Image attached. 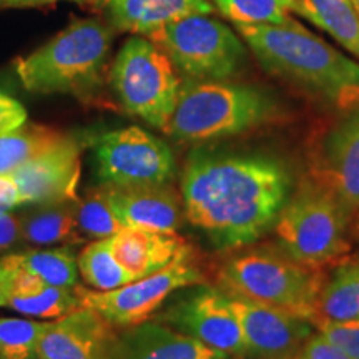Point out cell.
Segmentation results:
<instances>
[{"label": "cell", "mask_w": 359, "mask_h": 359, "mask_svg": "<svg viewBox=\"0 0 359 359\" xmlns=\"http://www.w3.org/2000/svg\"><path fill=\"white\" fill-rule=\"evenodd\" d=\"M293 187V173L276 156L215 148H195L180 180L185 218L222 251L273 230Z\"/></svg>", "instance_id": "obj_1"}, {"label": "cell", "mask_w": 359, "mask_h": 359, "mask_svg": "<svg viewBox=\"0 0 359 359\" xmlns=\"http://www.w3.org/2000/svg\"><path fill=\"white\" fill-rule=\"evenodd\" d=\"M269 74L306 88L341 110L359 105V62L290 19L278 25H238Z\"/></svg>", "instance_id": "obj_2"}, {"label": "cell", "mask_w": 359, "mask_h": 359, "mask_svg": "<svg viewBox=\"0 0 359 359\" xmlns=\"http://www.w3.org/2000/svg\"><path fill=\"white\" fill-rule=\"evenodd\" d=\"M114 32L102 22L87 19L70 24L29 57L15 72L34 93H65L95 102L107 79Z\"/></svg>", "instance_id": "obj_3"}, {"label": "cell", "mask_w": 359, "mask_h": 359, "mask_svg": "<svg viewBox=\"0 0 359 359\" xmlns=\"http://www.w3.org/2000/svg\"><path fill=\"white\" fill-rule=\"evenodd\" d=\"M278 102L266 90L228 80H187L167 132L180 142L203 143L268 123Z\"/></svg>", "instance_id": "obj_4"}, {"label": "cell", "mask_w": 359, "mask_h": 359, "mask_svg": "<svg viewBox=\"0 0 359 359\" xmlns=\"http://www.w3.org/2000/svg\"><path fill=\"white\" fill-rule=\"evenodd\" d=\"M222 290L314 323L325 278L281 248L258 246L235 255L218 271Z\"/></svg>", "instance_id": "obj_5"}, {"label": "cell", "mask_w": 359, "mask_h": 359, "mask_svg": "<svg viewBox=\"0 0 359 359\" xmlns=\"http://www.w3.org/2000/svg\"><path fill=\"white\" fill-rule=\"evenodd\" d=\"M346 217L344 206L325 185L304 180L291 193L273 231L286 255L320 269L349 250Z\"/></svg>", "instance_id": "obj_6"}, {"label": "cell", "mask_w": 359, "mask_h": 359, "mask_svg": "<svg viewBox=\"0 0 359 359\" xmlns=\"http://www.w3.org/2000/svg\"><path fill=\"white\" fill-rule=\"evenodd\" d=\"M110 83L130 115L167 132L182 80L173 62L154 40L143 35L128 39L110 67Z\"/></svg>", "instance_id": "obj_7"}, {"label": "cell", "mask_w": 359, "mask_h": 359, "mask_svg": "<svg viewBox=\"0 0 359 359\" xmlns=\"http://www.w3.org/2000/svg\"><path fill=\"white\" fill-rule=\"evenodd\" d=\"M188 80H226L238 74L245 47L230 27L208 13H191L148 37Z\"/></svg>", "instance_id": "obj_8"}, {"label": "cell", "mask_w": 359, "mask_h": 359, "mask_svg": "<svg viewBox=\"0 0 359 359\" xmlns=\"http://www.w3.org/2000/svg\"><path fill=\"white\" fill-rule=\"evenodd\" d=\"M203 283V273L193 263L191 250L151 275L110 291L77 286L80 308L95 309L115 327H130L150 320L178 291Z\"/></svg>", "instance_id": "obj_9"}, {"label": "cell", "mask_w": 359, "mask_h": 359, "mask_svg": "<svg viewBox=\"0 0 359 359\" xmlns=\"http://www.w3.org/2000/svg\"><path fill=\"white\" fill-rule=\"evenodd\" d=\"M95 170L100 185H167L175 177V156L167 142L140 127L107 132L95 142Z\"/></svg>", "instance_id": "obj_10"}, {"label": "cell", "mask_w": 359, "mask_h": 359, "mask_svg": "<svg viewBox=\"0 0 359 359\" xmlns=\"http://www.w3.org/2000/svg\"><path fill=\"white\" fill-rule=\"evenodd\" d=\"M156 321L165 323L180 333L198 339L206 346L226 353L230 358L245 359V338L240 318L233 306L231 294L222 288L195 285L177 296Z\"/></svg>", "instance_id": "obj_11"}, {"label": "cell", "mask_w": 359, "mask_h": 359, "mask_svg": "<svg viewBox=\"0 0 359 359\" xmlns=\"http://www.w3.org/2000/svg\"><path fill=\"white\" fill-rule=\"evenodd\" d=\"M231 298L243 330L245 358L293 359L314 334L311 321L241 296Z\"/></svg>", "instance_id": "obj_12"}, {"label": "cell", "mask_w": 359, "mask_h": 359, "mask_svg": "<svg viewBox=\"0 0 359 359\" xmlns=\"http://www.w3.org/2000/svg\"><path fill=\"white\" fill-rule=\"evenodd\" d=\"M80 145L67 137L58 145L34 156L8 175L22 203L40 205L77 200L80 182Z\"/></svg>", "instance_id": "obj_13"}, {"label": "cell", "mask_w": 359, "mask_h": 359, "mask_svg": "<svg viewBox=\"0 0 359 359\" xmlns=\"http://www.w3.org/2000/svg\"><path fill=\"white\" fill-rule=\"evenodd\" d=\"M116 327L95 309L77 308L47 323L40 338L39 359H109Z\"/></svg>", "instance_id": "obj_14"}, {"label": "cell", "mask_w": 359, "mask_h": 359, "mask_svg": "<svg viewBox=\"0 0 359 359\" xmlns=\"http://www.w3.org/2000/svg\"><path fill=\"white\" fill-rule=\"evenodd\" d=\"M318 182L348 213L359 212V105L346 111L323 143Z\"/></svg>", "instance_id": "obj_15"}, {"label": "cell", "mask_w": 359, "mask_h": 359, "mask_svg": "<svg viewBox=\"0 0 359 359\" xmlns=\"http://www.w3.org/2000/svg\"><path fill=\"white\" fill-rule=\"evenodd\" d=\"M109 359H230V356L165 323L148 320L116 333Z\"/></svg>", "instance_id": "obj_16"}, {"label": "cell", "mask_w": 359, "mask_h": 359, "mask_svg": "<svg viewBox=\"0 0 359 359\" xmlns=\"http://www.w3.org/2000/svg\"><path fill=\"white\" fill-rule=\"evenodd\" d=\"M111 210L123 226L142 228L158 233H177L183 224L182 195L167 185L154 187H109Z\"/></svg>", "instance_id": "obj_17"}, {"label": "cell", "mask_w": 359, "mask_h": 359, "mask_svg": "<svg viewBox=\"0 0 359 359\" xmlns=\"http://www.w3.org/2000/svg\"><path fill=\"white\" fill-rule=\"evenodd\" d=\"M105 13L120 32L150 37L170 22L191 15L212 13V0H90Z\"/></svg>", "instance_id": "obj_18"}, {"label": "cell", "mask_w": 359, "mask_h": 359, "mask_svg": "<svg viewBox=\"0 0 359 359\" xmlns=\"http://www.w3.org/2000/svg\"><path fill=\"white\" fill-rule=\"evenodd\" d=\"M111 253L116 262L137 280L151 275L178 258L188 245L177 233H158L123 226L110 236Z\"/></svg>", "instance_id": "obj_19"}, {"label": "cell", "mask_w": 359, "mask_h": 359, "mask_svg": "<svg viewBox=\"0 0 359 359\" xmlns=\"http://www.w3.org/2000/svg\"><path fill=\"white\" fill-rule=\"evenodd\" d=\"M22 241L30 246L82 243L75 223V200L40 203L20 215Z\"/></svg>", "instance_id": "obj_20"}, {"label": "cell", "mask_w": 359, "mask_h": 359, "mask_svg": "<svg viewBox=\"0 0 359 359\" xmlns=\"http://www.w3.org/2000/svg\"><path fill=\"white\" fill-rule=\"evenodd\" d=\"M294 12L359 58V13L351 0H298Z\"/></svg>", "instance_id": "obj_21"}, {"label": "cell", "mask_w": 359, "mask_h": 359, "mask_svg": "<svg viewBox=\"0 0 359 359\" xmlns=\"http://www.w3.org/2000/svg\"><path fill=\"white\" fill-rule=\"evenodd\" d=\"M316 320H359V259L339 264L325 281L318 299Z\"/></svg>", "instance_id": "obj_22"}, {"label": "cell", "mask_w": 359, "mask_h": 359, "mask_svg": "<svg viewBox=\"0 0 359 359\" xmlns=\"http://www.w3.org/2000/svg\"><path fill=\"white\" fill-rule=\"evenodd\" d=\"M67 135L42 125H22L20 128L0 135V177L11 175L48 148L55 147Z\"/></svg>", "instance_id": "obj_23"}, {"label": "cell", "mask_w": 359, "mask_h": 359, "mask_svg": "<svg viewBox=\"0 0 359 359\" xmlns=\"http://www.w3.org/2000/svg\"><path fill=\"white\" fill-rule=\"evenodd\" d=\"M79 269L83 280L98 291H110L137 280L116 262L111 253L110 238L92 241L79 257Z\"/></svg>", "instance_id": "obj_24"}, {"label": "cell", "mask_w": 359, "mask_h": 359, "mask_svg": "<svg viewBox=\"0 0 359 359\" xmlns=\"http://www.w3.org/2000/svg\"><path fill=\"white\" fill-rule=\"evenodd\" d=\"M75 223L82 241L110 238L123 228L111 210L107 188L103 185L92 188L82 198L79 196L75 200Z\"/></svg>", "instance_id": "obj_25"}, {"label": "cell", "mask_w": 359, "mask_h": 359, "mask_svg": "<svg viewBox=\"0 0 359 359\" xmlns=\"http://www.w3.org/2000/svg\"><path fill=\"white\" fill-rule=\"evenodd\" d=\"M12 257L22 266L42 278L48 286L74 288L77 285L79 264L74 250L69 246L55 250H30Z\"/></svg>", "instance_id": "obj_26"}, {"label": "cell", "mask_w": 359, "mask_h": 359, "mask_svg": "<svg viewBox=\"0 0 359 359\" xmlns=\"http://www.w3.org/2000/svg\"><path fill=\"white\" fill-rule=\"evenodd\" d=\"M217 11L238 25L285 24L296 11L298 0H212Z\"/></svg>", "instance_id": "obj_27"}, {"label": "cell", "mask_w": 359, "mask_h": 359, "mask_svg": "<svg viewBox=\"0 0 359 359\" xmlns=\"http://www.w3.org/2000/svg\"><path fill=\"white\" fill-rule=\"evenodd\" d=\"M7 306L27 316L60 318L80 308L77 288L47 286L34 296H8Z\"/></svg>", "instance_id": "obj_28"}, {"label": "cell", "mask_w": 359, "mask_h": 359, "mask_svg": "<svg viewBox=\"0 0 359 359\" xmlns=\"http://www.w3.org/2000/svg\"><path fill=\"white\" fill-rule=\"evenodd\" d=\"M45 326L47 323L0 318V359H39Z\"/></svg>", "instance_id": "obj_29"}, {"label": "cell", "mask_w": 359, "mask_h": 359, "mask_svg": "<svg viewBox=\"0 0 359 359\" xmlns=\"http://www.w3.org/2000/svg\"><path fill=\"white\" fill-rule=\"evenodd\" d=\"M0 266L6 271L8 296H34L48 286L42 278L17 263L12 255L0 259Z\"/></svg>", "instance_id": "obj_30"}, {"label": "cell", "mask_w": 359, "mask_h": 359, "mask_svg": "<svg viewBox=\"0 0 359 359\" xmlns=\"http://www.w3.org/2000/svg\"><path fill=\"white\" fill-rule=\"evenodd\" d=\"M327 341L354 359H359V320L354 321H326L316 320L313 323Z\"/></svg>", "instance_id": "obj_31"}, {"label": "cell", "mask_w": 359, "mask_h": 359, "mask_svg": "<svg viewBox=\"0 0 359 359\" xmlns=\"http://www.w3.org/2000/svg\"><path fill=\"white\" fill-rule=\"evenodd\" d=\"M298 359H354L339 349L336 344L327 341L321 333H314L303 348L299 349Z\"/></svg>", "instance_id": "obj_32"}, {"label": "cell", "mask_w": 359, "mask_h": 359, "mask_svg": "<svg viewBox=\"0 0 359 359\" xmlns=\"http://www.w3.org/2000/svg\"><path fill=\"white\" fill-rule=\"evenodd\" d=\"M27 122V111L19 102L0 92V135L20 128Z\"/></svg>", "instance_id": "obj_33"}, {"label": "cell", "mask_w": 359, "mask_h": 359, "mask_svg": "<svg viewBox=\"0 0 359 359\" xmlns=\"http://www.w3.org/2000/svg\"><path fill=\"white\" fill-rule=\"evenodd\" d=\"M22 241L20 217L12 213L0 215V251L13 248Z\"/></svg>", "instance_id": "obj_34"}, {"label": "cell", "mask_w": 359, "mask_h": 359, "mask_svg": "<svg viewBox=\"0 0 359 359\" xmlns=\"http://www.w3.org/2000/svg\"><path fill=\"white\" fill-rule=\"evenodd\" d=\"M19 205H22L19 188L8 175H4V177H0V215L7 213L8 210Z\"/></svg>", "instance_id": "obj_35"}, {"label": "cell", "mask_w": 359, "mask_h": 359, "mask_svg": "<svg viewBox=\"0 0 359 359\" xmlns=\"http://www.w3.org/2000/svg\"><path fill=\"white\" fill-rule=\"evenodd\" d=\"M62 2V0H0V7H39L50 6V4ZM75 4H85L88 0H69Z\"/></svg>", "instance_id": "obj_36"}, {"label": "cell", "mask_w": 359, "mask_h": 359, "mask_svg": "<svg viewBox=\"0 0 359 359\" xmlns=\"http://www.w3.org/2000/svg\"><path fill=\"white\" fill-rule=\"evenodd\" d=\"M8 290H7V276L4 268L0 266V306H7Z\"/></svg>", "instance_id": "obj_37"}, {"label": "cell", "mask_w": 359, "mask_h": 359, "mask_svg": "<svg viewBox=\"0 0 359 359\" xmlns=\"http://www.w3.org/2000/svg\"><path fill=\"white\" fill-rule=\"evenodd\" d=\"M351 4H353V7L356 8V12L359 13V0H351Z\"/></svg>", "instance_id": "obj_38"}, {"label": "cell", "mask_w": 359, "mask_h": 359, "mask_svg": "<svg viewBox=\"0 0 359 359\" xmlns=\"http://www.w3.org/2000/svg\"><path fill=\"white\" fill-rule=\"evenodd\" d=\"M293 359H298V358H293Z\"/></svg>", "instance_id": "obj_39"}]
</instances>
